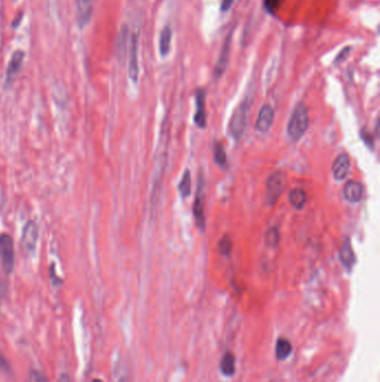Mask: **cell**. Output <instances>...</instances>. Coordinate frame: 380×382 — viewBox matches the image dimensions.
I'll return each mask as SVG.
<instances>
[{
	"label": "cell",
	"mask_w": 380,
	"mask_h": 382,
	"mask_svg": "<svg viewBox=\"0 0 380 382\" xmlns=\"http://www.w3.org/2000/svg\"><path fill=\"white\" fill-rule=\"evenodd\" d=\"M309 126V116H308V108L305 104L299 103L293 110L291 118L288 123L287 132L288 136L293 142L299 141Z\"/></svg>",
	"instance_id": "1"
},
{
	"label": "cell",
	"mask_w": 380,
	"mask_h": 382,
	"mask_svg": "<svg viewBox=\"0 0 380 382\" xmlns=\"http://www.w3.org/2000/svg\"><path fill=\"white\" fill-rule=\"evenodd\" d=\"M249 106H250L249 100L245 98L244 101L239 105V108L235 110L232 118H231V121L229 124V131H230V134L237 141L241 139L245 130V126H247Z\"/></svg>",
	"instance_id": "2"
},
{
	"label": "cell",
	"mask_w": 380,
	"mask_h": 382,
	"mask_svg": "<svg viewBox=\"0 0 380 382\" xmlns=\"http://www.w3.org/2000/svg\"><path fill=\"white\" fill-rule=\"evenodd\" d=\"M205 180L204 174H200L198 180V188H196L195 200L193 204V214L195 217L196 225L199 226L200 230L204 232L205 229V216H204V202H205Z\"/></svg>",
	"instance_id": "3"
},
{
	"label": "cell",
	"mask_w": 380,
	"mask_h": 382,
	"mask_svg": "<svg viewBox=\"0 0 380 382\" xmlns=\"http://www.w3.org/2000/svg\"><path fill=\"white\" fill-rule=\"evenodd\" d=\"M0 258L6 273H11L15 266V246L12 238L8 234L0 235Z\"/></svg>",
	"instance_id": "4"
},
{
	"label": "cell",
	"mask_w": 380,
	"mask_h": 382,
	"mask_svg": "<svg viewBox=\"0 0 380 382\" xmlns=\"http://www.w3.org/2000/svg\"><path fill=\"white\" fill-rule=\"evenodd\" d=\"M283 181H285V176L281 171H277L268 178L266 186V200L270 206L276 204L280 198L283 189Z\"/></svg>",
	"instance_id": "5"
},
{
	"label": "cell",
	"mask_w": 380,
	"mask_h": 382,
	"mask_svg": "<svg viewBox=\"0 0 380 382\" xmlns=\"http://www.w3.org/2000/svg\"><path fill=\"white\" fill-rule=\"evenodd\" d=\"M128 75L134 83H137L139 68H138V37L136 34H132L129 40L128 52Z\"/></svg>",
	"instance_id": "6"
},
{
	"label": "cell",
	"mask_w": 380,
	"mask_h": 382,
	"mask_svg": "<svg viewBox=\"0 0 380 382\" xmlns=\"http://www.w3.org/2000/svg\"><path fill=\"white\" fill-rule=\"evenodd\" d=\"M22 245L25 250L29 252H33L36 250V244L38 240V226L33 220H29L22 230Z\"/></svg>",
	"instance_id": "7"
},
{
	"label": "cell",
	"mask_w": 380,
	"mask_h": 382,
	"mask_svg": "<svg viewBox=\"0 0 380 382\" xmlns=\"http://www.w3.org/2000/svg\"><path fill=\"white\" fill-rule=\"evenodd\" d=\"M274 120V110L270 104L263 105L260 110L258 120L256 122V130L260 133L268 132L272 126Z\"/></svg>",
	"instance_id": "8"
},
{
	"label": "cell",
	"mask_w": 380,
	"mask_h": 382,
	"mask_svg": "<svg viewBox=\"0 0 380 382\" xmlns=\"http://www.w3.org/2000/svg\"><path fill=\"white\" fill-rule=\"evenodd\" d=\"M230 50H231V34L227 37L224 44L222 45V48L220 50V55L218 62H216L215 68H214V78L219 80L222 78V75L225 73L228 68L229 63V57H230Z\"/></svg>",
	"instance_id": "9"
},
{
	"label": "cell",
	"mask_w": 380,
	"mask_h": 382,
	"mask_svg": "<svg viewBox=\"0 0 380 382\" xmlns=\"http://www.w3.org/2000/svg\"><path fill=\"white\" fill-rule=\"evenodd\" d=\"M77 24L84 28L89 22L93 15V0H76Z\"/></svg>",
	"instance_id": "10"
},
{
	"label": "cell",
	"mask_w": 380,
	"mask_h": 382,
	"mask_svg": "<svg viewBox=\"0 0 380 382\" xmlns=\"http://www.w3.org/2000/svg\"><path fill=\"white\" fill-rule=\"evenodd\" d=\"M343 196L346 202L350 204H357L363 199L364 187L358 181L350 180L345 184L343 190Z\"/></svg>",
	"instance_id": "11"
},
{
	"label": "cell",
	"mask_w": 380,
	"mask_h": 382,
	"mask_svg": "<svg viewBox=\"0 0 380 382\" xmlns=\"http://www.w3.org/2000/svg\"><path fill=\"white\" fill-rule=\"evenodd\" d=\"M350 170V159L348 154H341L337 156V159L334 161L333 164V174L334 178L337 181L344 180L348 176Z\"/></svg>",
	"instance_id": "12"
},
{
	"label": "cell",
	"mask_w": 380,
	"mask_h": 382,
	"mask_svg": "<svg viewBox=\"0 0 380 382\" xmlns=\"http://www.w3.org/2000/svg\"><path fill=\"white\" fill-rule=\"evenodd\" d=\"M196 112L194 116V122L201 128L206 126V113H205V93L203 90H198L195 94Z\"/></svg>",
	"instance_id": "13"
},
{
	"label": "cell",
	"mask_w": 380,
	"mask_h": 382,
	"mask_svg": "<svg viewBox=\"0 0 380 382\" xmlns=\"http://www.w3.org/2000/svg\"><path fill=\"white\" fill-rule=\"evenodd\" d=\"M340 260L343 262L344 267H346L348 270H351V268L355 266L356 262V255L353 250V245H351V240L349 237H346L345 240L341 245L340 248Z\"/></svg>",
	"instance_id": "14"
},
{
	"label": "cell",
	"mask_w": 380,
	"mask_h": 382,
	"mask_svg": "<svg viewBox=\"0 0 380 382\" xmlns=\"http://www.w3.org/2000/svg\"><path fill=\"white\" fill-rule=\"evenodd\" d=\"M23 52L21 50H17L13 52V55L11 56V60L9 62L8 68H7V73H6V85H9L15 76L18 74V72L20 70L22 62H23Z\"/></svg>",
	"instance_id": "15"
},
{
	"label": "cell",
	"mask_w": 380,
	"mask_h": 382,
	"mask_svg": "<svg viewBox=\"0 0 380 382\" xmlns=\"http://www.w3.org/2000/svg\"><path fill=\"white\" fill-rule=\"evenodd\" d=\"M127 37H128L127 27H123L121 32H119V34L117 35V40H116V56L119 60V63H123L125 58H126Z\"/></svg>",
	"instance_id": "16"
},
{
	"label": "cell",
	"mask_w": 380,
	"mask_h": 382,
	"mask_svg": "<svg viewBox=\"0 0 380 382\" xmlns=\"http://www.w3.org/2000/svg\"><path fill=\"white\" fill-rule=\"evenodd\" d=\"M220 370L224 376H232L235 372V358L232 352H225L220 362Z\"/></svg>",
	"instance_id": "17"
},
{
	"label": "cell",
	"mask_w": 380,
	"mask_h": 382,
	"mask_svg": "<svg viewBox=\"0 0 380 382\" xmlns=\"http://www.w3.org/2000/svg\"><path fill=\"white\" fill-rule=\"evenodd\" d=\"M289 202L293 208L300 210L307 204V194L300 188L292 189L289 192Z\"/></svg>",
	"instance_id": "18"
},
{
	"label": "cell",
	"mask_w": 380,
	"mask_h": 382,
	"mask_svg": "<svg viewBox=\"0 0 380 382\" xmlns=\"http://www.w3.org/2000/svg\"><path fill=\"white\" fill-rule=\"evenodd\" d=\"M171 40H172V30L168 26H165L163 28L160 35V44H158V48H160L161 56L165 57L170 52L171 48Z\"/></svg>",
	"instance_id": "19"
},
{
	"label": "cell",
	"mask_w": 380,
	"mask_h": 382,
	"mask_svg": "<svg viewBox=\"0 0 380 382\" xmlns=\"http://www.w3.org/2000/svg\"><path fill=\"white\" fill-rule=\"evenodd\" d=\"M292 346L287 338H279L276 346V356L278 360H286L291 354Z\"/></svg>",
	"instance_id": "20"
},
{
	"label": "cell",
	"mask_w": 380,
	"mask_h": 382,
	"mask_svg": "<svg viewBox=\"0 0 380 382\" xmlns=\"http://www.w3.org/2000/svg\"><path fill=\"white\" fill-rule=\"evenodd\" d=\"M179 190H180L181 197L183 199L187 198L191 194V191H192V179H191L190 170H185V172L183 174V176H182V179H181V182L179 184Z\"/></svg>",
	"instance_id": "21"
},
{
	"label": "cell",
	"mask_w": 380,
	"mask_h": 382,
	"mask_svg": "<svg viewBox=\"0 0 380 382\" xmlns=\"http://www.w3.org/2000/svg\"><path fill=\"white\" fill-rule=\"evenodd\" d=\"M264 242L269 248H276L280 242V232L277 227H270L264 234Z\"/></svg>",
	"instance_id": "22"
},
{
	"label": "cell",
	"mask_w": 380,
	"mask_h": 382,
	"mask_svg": "<svg viewBox=\"0 0 380 382\" xmlns=\"http://www.w3.org/2000/svg\"><path fill=\"white\" fill-rule=\"evenodd\" d=\"M214 160L216 164L221 166H225L228 164V159H227V154H225L224 146L222 143H216L215 148H214Z\"/></svg>",
	"instance_id": "23"
},
{
	"label": "cell",
	"mask_w": 380,
	"mask_h": 382,
	"mask_svg": "<svg viewBox=\"0 0 380 382\" xmlns=\"http://www.w3.org/2000/svg\"><path fill=\"white\" fill-rule=\"evenodd\" d=\"M219 252L222 256H229L231 254V250H232V240L231 238L227 235L224 236L222 240L219 242Z\"/></svg>",
	"instance_id": "24"
},
{
	"label": "cell",
	"mask_w": 380,
	"mask_h": 382,
	"mask_svg": "<svg viewBox=\"0 0 380 382\" xmlns=\"http://www.w3.org/2000/svg\"><path fill=\"white\" fill-rule=\"evenodd\" d=\"M27 382H48L46 376L39 370H31L28 374Z\"/></svg>",
	"instance_id": "25"
},
{
	"label": "cell",
	"mask_w": 380,
	"mask_h": 382,
	"mask_svg": "<svg viewBox=\"0 0 380 382\" xmlns=\"http://www.w3.org/2000/svg\"><path fill=\"white\" fill-rule=\"evenodd\" d=\"M282 0H264V9L270 14L274 15L277 12L279 6H280Z\"/></svg>",
	"instance_id": "26"
},
{
	"label": "cell",
	"mask_w": 380,
	"mask_h": 382,
	"mask_svg": "<svg viewBox=\"0 0 380 382\" xmlns=\"http://www.w3.org/2000/svg\"><path fill=\"white\" fill-rule=\"evenodd\" d=\"M362 139L365 141L366 144H367L368 146L373 148L374 146V141H373V136H370V133H368L366 130H363L362 131Z\"/></svg>",
	"instance_id": "27"
},
{
	"label": "cell",
	"mask_w": 380,
	"mask_h": 382,
	"mask_svg": "<svg viewBox=\"0 0 380 382\" xmlns=\"http://www.w3.org/2000/svg\"><path fill=\"white\" fill-rule=\"evenodd\" d=\"M351 50L350 47H346L345 50H341V52H340V54H339L338 56H337V58H336V60H335L336 63H339V62H341L344 58H346V57H347V55L349 54V50Z\"/></svg>",
	"instance_id": "28"
},
{
	"label": "cell",
	"mask_w": 380,
	"mask_h": 382,
	"mask_svg": "<svg viewBox=\"0 0 380 382\" xmlns=\"http://www.w3.org/2000/svg\"><path fill=\"white\" fill-rule=\"evenodd\" d=\"M233 4V0H222L221 2V10L228 12Z\"/></svg>",
	"instance_id": "29"
},
{
	"label": "cell",
	"mask_w": 380,
	"mask_h": 382,
	"mask_svg": "<svg viewBox=\"0 0 380 382\" xmlns=\"http://www.w3.org/2000/svg\"><path fill=\"white\" fill-rule=\"evenodd\" d=\"M9 366L7 364L6 359H4L3 356L0 354V370H8Z\"/></svg>",
	"instance_id": "30"
},
{
	"label": "cell",
	"mask_w": 380,
	"mask_h": 382,
	"mask_svg": "<svg viewBox=\"0 0 380 382\" xmlns=\"http://www.w3.org/2000/svg\"><path fill=\"white\" fill-rule=\"evenodd\" d=\"M58 382H71L70 376H69L68 374H62L60 376V378H59V381H58Z\"/></svg>",
	"instance_id": "31"
},
{
	"label": "cell",
	"mask_w": 380,
	"mask_h": 382,
	"mask_svg": "<svg viewBox=\"0 0 380 382\" xmlns=\"http://www.w3.org/2000/svg\"><path fill=\"white\" fill-rule=\"evenodd\" d=\"M117 382H127V380H126V378H121Z\"/></svg>",
	"instance_id": "32"
},
{
	"label": "cell",
	"mask_w": 380,
	"mask_h": 382,
	"mask_svg": "<svg viewBox=\"0 0 380 382\" xmlns=\"http://www.w3.org/2000/svg\"><path fill=\"white\" fill-rule=\"evenodd\" d=\"M91 382H103L102 380H100V379H94L93 381H91Z\"/></svg>",
	"instance_id": "33"
},
{
	"label": "cell",
	"mask_w": 380,
	"mask_h": 382,
	"mask_svg": "<svg viewBox=\"0 0 380 382\" xmlns=\"http://www.w3.org/2000/svg\"><path fill=\"white\" fill-rule=\"evenodd\" d=\"M274 382H280V381H274Z\"/></svg>",
	"instance_id": "34"
}]
</instances>
